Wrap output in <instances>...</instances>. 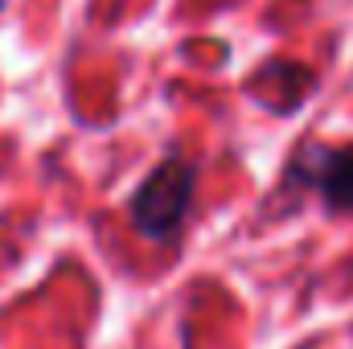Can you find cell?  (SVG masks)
Instances as JSON below:
<instances>
[{
  "label": "cell",
  "instance_id": "2",
  "mask_svg": "<svg viewBox=\"0 0 353 349\" xmlns=\"http://www.w3.org/2000/svg\"><path fill=\"white\" fill-rule=\"evenodd\" d=\"M288 185L316 193L333 214L353 210V144H304L288 165Z\"/></svg>",
  "mask_w": 353,
  "mask_h": 349
},
{
  "label": "cell",
  "instance_id": "1",
  "mask_svg": "<svg viewBox=\"0 0 353 349\" xmlns=\"http://www.w3.org/2000/svg\"><path fill=\"white\" fill-rule=\"evenodd\" d=\"M189 201H193V165L185 157H169L132 193V206H128L132 226L144 239H173L189 214Z\"/></svg>",
  "mask_w": 353,
  "mask_h": 349
}]
</instances>
